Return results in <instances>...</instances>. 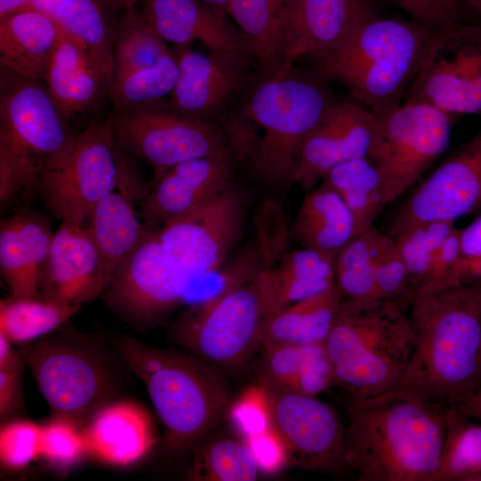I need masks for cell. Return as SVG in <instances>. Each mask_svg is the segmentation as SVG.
Instances as JSON below:
<instances>
[{
	"mask_svg": "<svg viewBox=\"0 0 481 481\" xmlns=\"http://www.w3.org/2000/svg\"><path fill=\"white\" fill-rule=\"evenodd\" d=\"M322 180L339 194L350 209L357 234L372 226L377 216L389 204L381 174L368 157L334 167Z\"/></svg>",
	"mask_w": 481,
	"mask_h": 481,
	"instance_id": "obj_36",
	"label": "cell"
},
{
	"mask_svg": "<svg viewBox=\"0 0 481 481\" xmlns=\"http://www.w3.org/2000/svg\"><path fill=\"white\" fill-rule=\"evenodd\" d=\"M374 277L377 298L410 305L412 295L409 274L396 240L379 230L374 245Z\"/></svg>",
	"mask_w": 481,
	"mask_h": 481,
	"instance_id": "obj_44",
	"label": "cell"
},
{
	"mask_svg": "<svg viewBox=\"0 0 481 481\" xmlns=\"http://www.w3.org/2000/svg\"><path fill=\"white\" fill-rule=\"evenodd\" d=\"M377 126L376 113L350 96H338L303 141L290 183L307 192L334 167L368 157Z\"/></svg>",
	"mask_w": 481,
	"mask_h": 481,
	"instance_id": "obj_19",
	"label": "cell"
},
{
	"mask_svg": "<svg viewBox=\"0 0 481 481\" xmlns=\"http://www.w3.org/2000/svg\"><path fill=\"white\" fill-rule=\"evenodd\" d=\"M300 247L333 257L355 236V217L339 194L325 181L306 192L291 228Z\"/></svg>",
	"mask_w": 481,
	"mask_h": 481,
	"instance_id": "obj_31",
	"label": "cell"
},
{
	"mask_svg": "<svg viewBox=\"0 0 481 481\" xmlns=\"http://www.w3.org/2000/svg\"><path fill=\"white\" fill-rule=\"evenodd\" d=\"M44 80L0 69L1 213L26 208L75 135Z\"/></svg>",
	"mask_w": 481,
	"mask_h": 481,
	"instance_id": "obj_6",
	"label": "cell"
},
{
	"mask_svg": "<svg viewBox=\"0 0 481 481\" xmlns=\"http://www.w3.org/2000/svg\"><path fill=\"white\" fill-rule=\"evenodd\" d=\"M23 369L0 371V419H12L21 401Z\"/></svg>",
	"mask_w": 481,
	"mask_h": 481,
	"instance_id": "obj_48",
	"label": "cell"
},
{
	"mask_svg": "<svg viewBox=\"0 0 481 481\" xmlns=\"http://www.w3.org/2000/svg\"><path fill=\"white\" fill-rule=\"evenodd\" d=\"M481 208V130L420 183L395 215L389 234L452 221Z\"/></svg>",
	"mask_w": 481,
	"mask_h": 481,
	"instance_id": "obj_18",
	"label": "cell"
},
{
	"mask_svg": "<svg viewBox=\"0 0 481 481\" xmlns=\"http://www.w3.org/2000/svg\"><path fill=\"white\" fill-rule=\"evenodd\" d=\"M448 406L398 387L347 399V469L359 481H438Z\"/></svg>",
	"mask_w": 481,
	"mask_h": 481,
	"instance_id": "obj_2",
	"label": "cell"
},
{
	"mask_svg": "<svg viewBox=\"0 0 481 481\" xmlns=\"http://www.w3.org/2000/svg\"><path fill=\"white\" fill-rule=\"evenodd\" d=\"M61 34L54 20L33 8L0 18L1 67L44 80Z\"/></svg>",
	"mask_w": 481,
	"mask_h": 481,
	"instance_id": "obj_30",
	"label": "cell"
},
{
	"mask_svg": "<svg viewBox=\"0 0 481 481\" xmlns=\"http://www.w3.org/2000/svg\"><path fill=\"white\" fill-rule=\"evenodd\" d=\"M178 77V68L170 51L154 65L111 80L108 94L115 112L155 109L170 95Z\"/></svg>",
	"mask_w": 481,
	"mask_h": 481,
	"instance_id": "obj_38",
	"label": "cell"
},
{
	"mask_svg": "<svg viewBox=\"0 0 481 481\" xmlns=\"http://www.w3.org/2000/svg\"><path fill=\"white\" fill-rule=\"evenodd\" d=\"M200 1L206 3L208 4L224 9L225 11H226V5L228 2V0H200Z\"/></svg>",
	"mask_w": 481,
	"mask_h": 481,
	"instance_id": "obj_54",
	"label": "cell"
},
{
	"mask_svg": "<svg viewBox=\"0 0 481 481\" xmlns=\"http://www.w3.org/2000/svg\"><path fill=\"white\" fill-rule=\"evenodd\" d=\"M258 273L186 306L170 325L175 344L224 374L241 370L260 348L266 317Z\"/></svg>",
	"mask_w": 481,
	"mask_h": 481,
	"instance_id": "obj_8",
	"label": "cell"
},
{
	"mask_svg": "<svg viewBox=\"0 0 481 481\" xmlns=\"http://www.w3.org/2000/svg\"><path fill=\"white\" fill-rule=\"evenodd\" d=\"M412 19L444 25L460 21L466 6L461 0H393Z\"/></svg>",
	"mask_w": 481,
	"mask_h": 481,
	"instance_id": "obj_47",
	"label": "cell"
},
{
	"mask_svg": "<svg viewBox=\"0 0 481 481\" xmlns=\"http://www.w3.org/2000/svg\"><path fill=\"white\" fill-rule=\"evenodd\" d=\"M216 429L193 445L191 450L192 461L184 479L189 481L256 480L260 467L247 441L231 435H217Z\"/></svg>",
	"mask_w": 481,
	"mask_h": 481,
	"instance_id": "obj_34",
	"label": "cell"
},
{
	"mask_svg": "<svg viewBox=\"0 0 481 481\" xmlns=\"http://www.w3.org/2000/svg\"><path fill=\"white\" fill-rule=\"evenodd\" d=\"M337 98L330 81L310 67L257 69L222 119V129L233 156L241 158L260 129L247 158L250 170L266 183H290L303 141Z\"/></svg>",
	"mask_w": 481,
	"mask_h": 481,
	"instance_id": "obj_1",
	"label": "cell"
},
{
	"mask_svg": "<svg viewBox=\"0 0 481 481\" xmlns=\"http://www.w3.org/2000/svg\"><path fill=\"white\" fill-rule=\"evenodd\" d=\"M146 20L165 41L175 45L200 40L211 52L249 60L247 41L226 18V11L200 0H143Z\"/></svg>",
	"mask_w": 481,
	"mask_h": 481,
	"instance_id": "obj_23",
	"label": "cell"
},
{
	"mask_svg": "<svg viewBox=\"0 0 481 481\" xmlns=\"http://www.w3.org/2000/svg\"><path fill=\"white\" fill-rule=\"evenodd\" d=\"M334 263L330 254L301 247L264 265L258 280L266 317L334 287Z\"/></svg>",
	"mask_w": 481,
	"mask_h": 481,
	"instance_id": "obj_26",
	"label": "cell"
},
{
	"mask_svg": "<svg viewBox=\"0 0 481 481\" xmlns=\"http://www.w3.org/2000/svg\"><path fill=\"white\" fill-rule=\"evenodd\" d=\"M80 308L40 296H10L0 302V334L12 344L31 343L61 328Z\"/></svg>",
	"mask_w": 481,
	"mask_h": 481,
	"instance_id": "obj_37",
	"label": "cell"
},
{
	"mask_svg": "<svg viewBox=\"0 0 481 481\" xmlns=\"http://www.w3.org/2000/svg\"><path fill=\"white\" fill-rule=\"evenodd\" d=\"M115 349L144 384L164 427L171 455L190 452L229 416L233 395L224 373L186 352L164 349L129 337Z\"/></svg>",
	"mask_w": 481,
	"mask_h": 481,
	"instance_id": "obj_5",
	"label": "cell"
},
{
	"mask_svg": "<svg viewBox=\"0 0 481 481\" xmlns=\"http://www.w3.org/2000/svg\"><path fill=\"white\" fill-rule=\"evenodd\" d=\"M40 458L60 473H67L89 456L83 426L61 416L41 424Z\"/></svg>",
	"mask_w": 481,
	"mask_h": 481,
	"instance_id": "obj_43",
	"label": "cell"
},
{
	"mask_svg": "<svg viewBox=\"0 0 481 481\" xmlns=\"http://www.w3.org/2000/svg\"><path fill=\"white\" fill-rule=\"evenodd\" d=\"M89 456L118 468L144 459L158 442L152 420L141 405L111 401L83 426Z\"/></svg>",
	"mask_w": 481,
	"mask_h": 481,
	"instance_id": "obj_24",
	"label": "cell"
},
{
	"mask_svg": "<svg viewBox=\"0 0 481 481\" xmlns=\"http://www.w3.org/2000/svg\"><path fill=\"white\" fill-rule=\"evenodd\" d=\"M404 100L481 117V20L438 27Z\"/></svg>",
	"mask_w": 481,
	"mask_h": 481,
	"instance_id": "obj_13",
	"label": "cell"
},
{
	"mask_svg": "<svg viewBox=\"0 0 481 481\" xmlns=\"http://www.w3.org/2000/svg\"><path fill=\"white\" fill-rule=\"evenodd\" d=\"M377 116L368 158L379 170L391 203L412 188L445 151L453 117L419 100H404Z\"/></svg>",
	"mask_w": 481,
	"mask_h": 481,
	"instance_id": "obj_10",
	"label": "cell"
},
{
	"mask_svg": "<svg viewBox=\"0 0 481 481\" xmlns=\"http://www.w3.org/2000/svg\"><path fill=\"white\" fill-rule=\"evenodd\" d=\"M460 249L453 285L481 282V214L460 229Z\"/></svg>",
	"mask_w": 481,
	"mask_h": 481,
	"instance_id": "obj_46",
	"label": "cell"
},
{
	"mask_svg": "<svg viewBox=\"0 0 481 481\" xmlns=\"http://www.w3.org/2000/svg\"><path fill=\"white\" fill-rule=\"evenodd\" d=\"M113 7L118 9H126L131 6L136 5V4L141 0H109Z\"/></svg>",
	"mask_w": 481,
	"mask_h": 481,
	"instance_id": "obj_52",
	"label": "cell"
},
{
	"mask_svg": "<svg viewBox=\"0 0 481 481\" xmlns=\"http://www.w3.org/2000/svg\"><path fill=\"white\" fill-rule=\"evenodd\" d=\"M452 405L461 415L481 421V383Z\"/></svg>",
	"mask_w": 481,
	"mask_h": 481,
	"instance_id": "obj_49",
	"label": "cell"
},
{
	"mask_svg": "<svg viewBox=\"0 0 481 481\" xmlns=\"http://www.w3.org/2000/svg\"><path fill=\"white\" fill-rule=\"evenodd\" d=\"M455 228V222L430 221L392 235L408 271L412 298L428 289L439 249Z\"/></svg>",
	"mask_w": 481,
	"mask_h": 481,
	"instance_id": "obj_40",
	"label": "cell"
},
{
	"mask_svg": "<svg viewBox=\"0 0 481 481\" xmlns=\"http://www.w3.org/2000/svg\"><path fill=\"white\" fill-rule=\"evenodd\" d=\"M44 81L69 122L90 111L109 89L86 47L63 31Z\"/></svg>",
	"mask_w": 481,
	"mask_h": 481,
	"instance_id": "obj_28",
	"label": "cell"
},
{
	"mask_svg": "<svg viewBox=\"0 0 481 481\" xmlns=\"http://www.w3.org/2000/svg\"><path fill=\"white\" fill-rule=\"evenodd\" d=\"M31 0H0V18L29 7Z\"/></svg>",
	"mask_w": 481,
	"mask_h": 481,
	"instance_id": "obj_51",
	"label": "cell"
},
{
	"mask_svg": "<svg viewBox=\"0 0 481 481\" xmlns=\"http://www.w3.org/2000/svg\"><path fill=\"white\" fill-rule=\"evenodd\" d=\"M481 472V421L449 404L438 481H468Z\"/></svg>",
	"mask_w": 481,
	"mask_h": 481,
	"instance_id": "obj_41",
	"label": "cell"
},
{
	"mask_svg": "<svg viewBox=\"0 0 481 481\" xmlns=\"http://www.w3.org/2000/svg\"><path fill=\"white\" fill-rule=\"evenodd\" d=\"M86 222L107 283L118 265L149 231L139 222L133 204L122 192L113 191L102 198Z\"/></svg>",
	"mask_w": 481,
	"mask_h": 481,
	"instance_id": "obj_33",
	"label": "cell"
},
{
	"mask_svg": "<svg viewBox=\"0 0 481 481\" xmlns=\"http://www.w3.org/2000/svg\"><path fill=\"white\" fill-rule=\"evenodd\" d=\"M256 379L263 391L313 396L333 386L324 343L262 348Z\"/></svg>",
	"mask_w": 481,
	"mask_h": 481,
	"instance_id": "obj_29",
	"label": "cell"
},
{
	"mask_svg": "<svg viewBox=\"0 0 481 481\" xmlns=\"http://www.w3.org/2000/svg\"><path fill=\"white\" fill-rule=\"evenodd\" d=\"M168 51L136 5L124 9L114 42L112 79L154 65Z\"/></svg>",
	"mask_w": 481,
	"mask_h": 481,
	"instance_id": "obj_39",
	"label": "cell"
},
{
	"mask_svg": "<svg viewBox=\"0 0 481 481\" xmlns=\"http://www.w3.org/2000/svg\"><path fill=\"white\" fill-rule=\"evenodd\" d=\"M468 481H481V472L470 477Z\"/></svg>",
	"mask_w": 481,
	"mask_h": 481,
	"instance_id": "obj_55",
	"label": "cell"
},
{
	"mask_svg": "<svg viewBox=\"0 0 481 481\" xmlns=\"http://www.w3.org/2000/svg\"><path fill=\"white\" fill-rule=\"evenodd\" d=\"M105 284L99 253L86 227L61 222L42 270L39 296L82 306L102 296Z\"/></svg>",
	"mask_w": 481,
	"mask_h": 481,
	"instance_id": "obj_21",
	"label": "cell"
},
{
	"mask_svg": "<svg viewBox=\"0 0 481 481\" xmlns=\"http://www.w3.org/2000/svg\"><path fill=\"white\" fill-rule=\"evenodd\" d=\"M53 234L49 218L27 207L2 218L0 271L10 296H39L41 273Z\"/></svg>",
	"mask_w": 481,
	"mask_h": 481,
	"instance_id": "obj_25",
	"label": "cell"
},
{
	"mask_svg": "<svg viewBox=\"0 0 481 481\" xmlns=\"http://www.w3.org/2000/svg\"><path fill=\"white\" fill-rule=\"evenodd\" d=\"M42 428L29 420L10 419L0 428V462L8 470H21L40 458Z\"/></svg>",
	"mask_w": 481,
	"mask_h": 481,
	"instance_id": "obj_45",
	"label": "cell"
},
{
	"mask_svg": "<svg viewBox=\"0 0 481 481\" xmlns=\"http://www.w3.org/2000/svg\"><path fill=\"white\" fill-rule=\"evenodd\" d=\"M466 6L475 11L481 18V0H461Z\"/></svg>",
	"mask_w": 481,
	"mask_h": 481,
	"instance_id": "obj_53",
	"label": "cell"
},
{
	"mask_svg": "<svg viewBox=\"0 0 481 481\" xmlns=\"http://www.w3.org/2000/svg\"><path fill=\"white\" fill-rule=\"evenodd\" d=\"M372 16L368 0H289L280 26L283 62L332 45Z\"/></svg>",
	"mask_w": 481,
	"mask_h": 481,
	"instance_id": "obj_22",
	"label": "cell"
},
{
	"mask_svg": "<svg viewBox=\"0 0 481 481\" xmlns=\"http://www.w3.org/2000/svg\"><path fill=\"white\" fill-rule=\"evenodd\" d=\"M26 364L53 415L84 426L114 400L115 383L102 355L65 336H45L24 353Z\"/></svg>",
	"mask_w": 481,
	"mask_h": 481,
	"instance_id": "obj_9",
	"label": "cell"
},
{
	"mask_svg": "<svg viewBox=\"0 0 481 481\" xmlns=\"http://www.w3.org/2000/svg\"><path fill=\"white\" fill-rule=\"evenodd\" d=\"M171 53L178 77L170 94L169 110L214 124L221 122L252 77L249 60L221 52L206 54L188 45H176Z\"/></svg>",
	"mask_w": 481,
	"mask_h": 481,
	"instance_id": "obj_17",
	"label": "cell"
},
{
	"mask_svg": "<svg viewBox=\"0 0 481 481\" xmlns=\"http://www.w3.org/2000/svg\"><path fill=\"white\" fill-rule=\"evenodd\" d=\"M261 391L287 463L308 471L348 470L346 427L330 405L318 396Z\"/></svg>",
	"mask_w": 481,
	"mask_h": 481,
	"instance_id": "obj_15",
	"label": "cell"
},
{
	"mask_svg": "<svg viewBox=\"0 0 481 481\" xmlns=\"http://www.w3.org/2000/svg\"><path fill=\"white\" fill-rule=\"evenodd\" d=\"M341 305L342 298L334 286L267 316L262 328L260 349L324 343Z\"/></svg>",
	"mask_w": 481,
	"mask_h": 481,
	"instance_id": "obj_32",
	"label": "cell"
},
{
	"mask_svg": "<svg viewBox=\"0 0 481 481\" xmlns=\"http://www.w3.org/2000/svg\"><path fill=\"white\" fill-rule=\"evenodd\" d=\"M232 153L186 160L154 172L140 199L149 232L198 208L232 185Z\"/></svg>",
	"mask_w": 481,
	"mask_h": 481,
	"instance_id": "obj_20",
	"label": "cell"
},
{
	"mask_svg": "<svg viewBox=\"0 0 481 481\" xmlns=\"http://www.w3.org/2000/svg\"><path fill=\"white\" fill-rule=\"evenodd\" d=\"M26 364L24 353L12 347V343L0 334V371L23 369Z\"/></svg>",
	"mask_w": 481,
	"mask_h": 481,
	"instance_id": "obj_50",
	"label": "cell"
},
{
	"mask_svg": "<svg viewBox=\"0 0 481 481\" xmlns=\"http://www.w3.org/2000/svg\"><path fill=\"white\" fill-rule=\"evenodd\" d=\"M376 232L373 225L364 230L335 257V286L343 301L377 298L374 277Z\"/></svg>",
	"mask_w": 481,
	"mask_h": 481,
	"instance_id": "obj_42",
	"label": "cell"
},
{
	"mask_svg": "<svg viewBox=\"0 0 481 481\" xmlns=\"http://www.w3.org/2000/svg\"><path fill=\"white\" fill-rule=\"evenodd\" d=\"M119 183L113 120L77 132L63 159L42 177L38 193L61 222L85 225L96 203Z\"/></svg>",
	"mask_w": 481,
	"mask_h": 481,
	"instance_id": "obj_12",
	"label": "cell"
},
{
	"mask_svg": "<svg viewBox=\"0 0 481 481\" xmlns=\"http://www.w3.org/2000/svg\"><path fill=\"white\" fill-rule=\"evenodd\" d=\"M409 315L414 348L397 387L454 404L481 383V282L418 294Z\"/></svg>",
	"mask_w": 481,
	"mask_h": 481,
	"instance_id": "obj_3",
	"label": "cell"
},
{
	"mask_svg": "<svg viewBox=\"0 0 481 481\" xmlns=\"http://www.w3.org/2000/svg\"><path fill=\"white\" fill-rule=\"evenodd\" d=\"M111 117L118 148L154 172L186 160L232 153L224 131L211 122L160 108Z\"/></svg>",
	"mask_w": 481,
	"mask_h": 481,
	"instance_id": "obj_14",
	"label": "cell"
},
{
	"mask_svg": "<svg viewBox=\"0 0 481 481\" xmlns=\"http://www.w3.org/2000/svg\"><path fill=\"white\" fill-rule=\"evenodd\" d=\"M28 8L45 13L65 34L85 45L110 86L118 19L109 0H31Z\"/></svg>",
	"mask_w": 481,
	"mask_h": 481,
	"instance_id": "obj_27",
	"label": "cell"
},
{
	"mask_svg": "<svg viewBox=\"0 0 481 481\" xmlns=\"http://www.w3.org/2000/svg\"><path fill=\"white\" fill-rule=\"evenodd\" d=\"M289 0H228L226 12L239 25L258 70L270 72L284 62L280 26Z\"/></svg>",
	"mask_w": 481,
	"mask_h": 481,
	"instance_id": "obj_35",
	"label": "cell"
},
{
	"mask_svg": "<svg viewBox=\"0 0 481 481\" xmlns=\"http://www.w3.org/2000/svg\"><path fill=\"white\" fill-rule=\"evenodd\" d=\"M409 305L373 298L343 301L324 341L333 386L347 399H363L396 388L414 348Z\"/></svg>",
	"mask_w": 481,
	"mask_h": 481,
	"instance_id": "obj_7",
	"label": "cell"
},
{
	"mask_svg": "<svg viewBox=\"0 0 481 481\" xmlns=\"http://www.w3.org/2000/svg\"><path fill=\"white\" fill-rule=\"evenodd\" d=\"M193 277L149 232L118 265L102 297L136 330L161 323L185 298Z\"/></svg>",
	"mask_w": 481,
	"mask_h": 481,
	"instance_id": "obj_11",
	"label": "cell"
},
{
	"mask_svg": "<svg viewBox=\"0 0 481 481\" xmlns=\"http://www.w3.org/2000/svg\"><path fill=\"white\" fill-rule=\"evenodd\" d=\"M244 209L243 197L231 185L156 232L164 249L195 280L221 268L240 236Z\"/></svg>",
	"mask_w": 481,
	"mask_h": 481,
	"instance_id": "obj_16",
	"label": "cell"
},
{
	"mask_svg": "<svg viewBox=\"0 0 481 481\" xmlns=\"http://www.w3.org/2000/svg\"><path fill=\"white\" fill-rule=\"evenodd\" d=\"M439 26L374 15L332 45L302 59L380 115L404 101Z\"/></svg>",
	"mask_w": 481,
	"mask_h": 481,
	"instance_id": "obj_4",
	"label": "cell"
}]
</instances>
